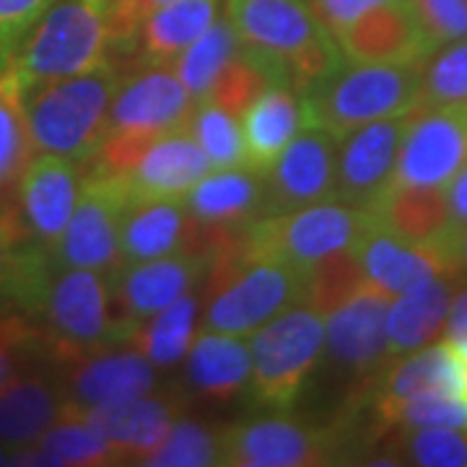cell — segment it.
I'll list each match as a JSON object with an SVG mask.
<instances>
[{
  "label": "cell",
  "mask_w": 467,
  "mask_h": 467,
  "mask_svg": "<svg viewBox=\"0 0 467 467\" xmlns=\"http://www.w3.org/2000/svg\"><path fill=\"white\" fill-rule=\"evenodd\" d=\"M242 232L226 236L211 257L202 330L250 337L275 315L304 304L306 270L252 254Z\"/></svg>",
  "instance_id": "6da1fadb"
},
{
  "label": "cell",
  "mask_w": 467,
  "mask_h": 467,
  "mask_svg": "<svg viewBox=\"0 0 467 467\" xmlns=\"http://www.w3.org/2000/svg\"><path fill=\"white\" fill-rule=\"evenodd\" d=\"M122 73L112 57L78 76L34 84L16 94L36 153H57L88 164L107 135V115Z\"/></svg>",
  "instance_id": "7a4b0ae2"
},
{
  "label": "cell",
  "mask_w": 467,
  "mask_h": 467,
  "mask_svg": "<svg viewBox=\"0 0 467 467\" xmlns=\"http://www.w3.org/2000/svg\"><path fill=\"white\" fill-rule=\"evenodd\" d=\"M226 18L242 47L270 63L301 94L346 60L309 0H226Z\"/></svg>",
  "instance_id": "3957f363"
},
{
  "label": "cell",
  "mask_w": 467,
  "mask_h": 467,
  "mask_svg": "<svg viewBox=\"0 0 467 467\" xmlns=\"http://www.w3.org/2000/svg\"><path fill=\"white\" fill-rule=\"evenodd\" d=\"M109 5L112 0H52L0 81L16 97L26 86L78 76L104 63L112 45Z\"/></svg>",
  "instance_id": "277c9868"
},
{
  "label": "cell",
  "mask_w": 467,
  "mask_h": 467,
  "mask_svg": "<svg viewBox=\"0 0 467 467\" xmlns=\"http://www.w3.org/2000/svg\"><path fill=\"white\" fill-rule=\"evenodd\" d=\"M420 78L423 63L343 60L330 76L304 91L309 125L343 138L368 122L408 115L420 104Z\"/></svg>",
  "instance_id": "5b68a950"
},
{
  "label": "cell",
  "mask_w": 467,
  "mask_h": 467,
  "mask_svg": "<svg viewBox=\"0 0 467 467\" xmlns=\"http://www.w3.org/2000/svg\"><path fill=\"white\" fill-rule=\"evenodd\" d=\"M195 99L171 66H140L122 76L109 115L107 135L94 167L109 174H125L159 135L187 125Z\"/></svg>",
  "instance_id": "8992f818"
},
{
  "label": "cell",
  "mask_w": 467,
  "mask_h": 467,
  "mask_svg": "<svg viewBox=\"0 0 467 467\" xmlns=\"http://www.w3.org/2000/svg\"><path fill=\"white\" fill-rule=\"evenodd\" d=\"M112 312L109 275L55 265L34 317L45 322V346L52 361L60 364L88 350L130 346L128 327Z\"/></svg>",
  "instance_id": "52a82bcc"
},
{
  "label": "cell",
  "mask_w": 467,
  "mask_h": 467,
  "mask_svg": "<svg viewBox=\"0 0 467 467\" xmlns=\"http://www.w3.org/2000/svg\"><path fill=\"white\" fill-rule=\"evenodd\" d=\"M250 395L267 410H291L325 350V317L296 304L250 335Z\"/></svg>",
  "instance_id": "ba28073f"
},
{
  "label": "cell",
  "mask_w": 467,
  "mask_h": 467,
  "mask_svg": "<svg viewBox=\"0 0 467 467\" xmlns=\"http://www.w3.org/2000/svg\"><path fill=\"white\" fill-rule=\"evenodd\" d=\"M368 226L371 213L367 208L330 198L288 213L257 218L242 232V239L247 252L257 257L306 270L333 252L356 247Z\"/></svg>",
  "instance_id": "9c48e42d"
},
{
  "label": "cell",
  "mask_w": 467,
  "mask_h": 467,
  "mask_svg": "<svg viewBox=\"0 0 467 467\" xmlns=\"http://www.w3.org/2000/svg\"><path fill=\"white\" fill-rule=\"evenodd\" d=\"M348 436L337 426H309L291 418H257L218 434V465L312 467L348 460Z\"/></svg>",
  "instance_id": "30bf717a"
},
{
  "label": "cell",
  "mask_w": 467,
  "mask_h": 467,
  "mask_svg": "<svg viewBox=\"0 0 467 467\" xmlns=\"http://www.w3.org/2000/svg\"><path fill=\"white\" fill-rule=\"evenodd\" d=\"M130 201L133 198L122 174H109L88 161L78 202L63 234L50 247L52 263L115 275L122 267L119 232Z\"/></svg>",
  "instance_id": "8fae6325"
},
{
  "label": "cell",
  "mask_w": 467,
  "mask_h": 467,
  "mask_svg": "<svg viewBox=\"0 0 467 467\" xmlns=\"http://www.w3.org/2000/svg\"><path fill=\"white\" fill-rule=\"evenodd\" d=\"M389 301V294L367 281L348 301H343L325 317L327 361L356 379L358 400H367L371 384L395 358L387 340Z\"/></svg>",
  "instance_id": "7c38bea8"
},
{
  "label": "cell",
  "mask_w": 467,
  "mask_h": 467,
  "mask_svg": "<svg viewBox=\"0 0 467 467\" xmlns=\"http://www.w3.org/2000/svg\"><path fill=\"white\" fill-rule=\"evenodd\" d=\"M467 164V101L416 107L408 112L395 184L447 187Z\"/></svg>",
  "instance_id": "4fadbf2b"
},
{
  "label": "cell",
  "mask_w": 467,
  "mask_h": 467,
  "mask_svg": "<svg viewBox=\"0 0 467 467\" xmlns=\"http://www.w3.org/2000/svg\"><path fill=\"white\" fill-rule=\"evenodd\" d=\"M211 257V252H174L167 257L122 265L109 275L112 309L128 327L130 340L146 319L159 315L201 281V275L208 273Z\"/></svg>",
  "instance_id": "5bb4252c"
},
{
  "label": "cell",
  "mask_w": 467,
  "mask_h": 467,
  "mask_svg": "<svg viewBox=\"0 0 467 467\" xmlns=\"http://www.w3.org/2000/svg\"><path fill=\"white\" fill-rule=\"evenodd\" d=\"M335 161L337 138L317 125L301 128L265 171V216L335 198Z\"/></svg>",
  "instance_id": "9a60e30c"
},
{
  "label": "cell",
  "mask_w": 467,
  "mask_h": 467,
  "mask_svg": "<svg viewBox=\"0 0 467 467\" xmlns=\"http://www.w3.org/2000/svg\"><path fill=\"white\" fill-rule=\"evenodd\" d=\"M350 63H426L436 42L426 32L413 0H389L353 18L333 34Z\"/></svg>",
  "instance_id": "2e32d148"
},
{
  "label": "cell",
  "mask_w": 467,
  "mask_h": 467,
  "mask_svg": "<svg viewBox=\"0 0 467 467\" xmlns=\"http://www.w3.org/2000/svg\"><path fill=\"white\" fill-rule=\"evenodd\" d=\"M88 164L57 153H36L29 159L16 187V216L24 234L52 247L70 221L78 202Z\"/></svg>",
  "instance_id": "e0dca14e"
},
{
  "label": "cell",
  "mask_w": 467,
  "mask_h": 467,
  "mask_svg": "<svg viewBox=\"0 0 467 467\" xmlns=\"http://www.w3.org/2000/svg\"><path fill=\"white\" fill-rule=\"evenodd\" d=\"M408 115L361 125L337 138L335 198L368 208L392 184Z\"/></svg>",
  "instance_id": "ac0fdd59"
},
{
  "label": "cell",
  "mask_w": 467,
  "mask_h": 467,
  "mask_svg": "<svg viewBox=\"0 0 467 467\" xmlns=\"http://www.w3.org/2000/svg\"><path fill=\"white\" fill-rule=\"evenodd\" d=\"M57 379L67 410H86L101 402L149 395L156 387V368L146 353L135 348L107 346L60 361Z\"/></svg>",
  "instance_id": "d6986e66"
},
{
  "label": "cell",
  "mask_w": 467,
  "mask_h": 467,
  "mask_svg": "<svg viewBox=\"0 0 467 467\" xmlns=\"http://www.w3.org/2000/svg\"><path fill=\"white\" fill-rule=\"evenodd\" d=\"M211 169L208 156L182 125L159 135L122 177L133 201H182Z\"/></svg>",
  "instance_id": "ffe728a7"
},
{
  "label": "cell",
  "mask_w": 467,
  "mask_h": 467,
  "mask_svg": "<svg viewBox=\"0 0 467 467\" xmlns=\"http://www.w3.org/2000/svg\"><path fill=\"white\" fill-rule=\"evenodd\" d=\"M63 413L84 418L91 429H97L115 447L122 465H143L177 420V410L171 402L149 395L119 398L86 410L63 408Z\"/></svg>",
  "instance_id": "44dd1931"
},
{
  "label": "cell",
  "mask_w": 467,
  "mask_h": 467,
  "mask_svg": "<svg viewBox=\"0 0 467 467\" xmlns=\"http://www.w3.org/2000/svg\"><path fill=\"white\" fill-rule=\"evenodd\" d=\"M198 223L216 232H242L265 216V171L234 167L208 171L182 198Z\"/></svg>",
  "instance_id": "7402d4cb"
},
{
  "label": "cell",
  "mask_w": 467,
  "mask_h": 467,
  "mask_svg": "<svg viewBox=\"0 0 467 467\" xmlns=\"http://www.w3.org/2000/svg\"><path fill=\"white\" fill-rule=\"evenodd\" d=\"M423 392H447L454 398L465 395V364L447 340L392 358L389 367L371 384L367 402L374 413H382L384 408Z\"/></svg>",
  "instance_id": "603a6c76"
},
{
  "label": "cell",
  "mask_w": 467,
  "mask_h": 467,
  "mask_svg": "<svg viewBox=\"0 0 467 467\" xmlns=\"http://www.w3.org/2000/svg\"><path fill=\"white\" fill-rule=\"evenodd\" d=\"M367 211L384 232L418 247H429L436 254L460 232L451 226L444 187H408L392 182Z\"/></svg>",
  "instance_id": "cb8c5ba5"
},
{
  "label": "cell",
  "mask_w": 467,
  "mask_h": 467,
  "mask_svg": "<svg viewBox=\"0 0 467 467\" xmlns=\"http://www.w3.org/2000/svg\"><path fill=\"white\" fill-rule=\"evenodd\" d=\"M353 250L361 260L368 284L389 294L392 299L434 281L439 275H450L434 250L418 247L395 234L384 232L379 223H374V218Z\"/></svg>",
  "instance_id": "d4e9b609"
},
{
  "label": "cell",
  "mask_w": 467,
  "mask_h": 467,
  "mask_svg": "<svg viewBox=\"0 0 467 467\" xmlns=\"http://www.w3.org/2000/svg\"><path fill=\"white\" fill-rule=\"evenodd\" d=\"M306 125L309 117L299 88L285 84L267 86L242 115L247 167L267 171L288 140Z\"/></svg>",
  "instance_id": "484cf974"
},
{
  "label": "cell",
  "mask_w": 467,
  "mask_h": 467,
  "mask_svg": "<svg viewBox=\"0 0 467 467\" xmlns=\"http://www.w3.org/2000/svg\"><path fill=\"white\" fill-rule=\"evenodd\" d=\"M66 398L57 377L21 371L0 387V444L26 447L63 416Z\"/></svg>",
  "instance_id": "4316f807"
},
{
  "label": "cell",
  "mask_w": 467,
  "mask_h": 467,
  "mask_svg": "<svg viewBox=\"0 0 467 467\" xmlns=\"http://www.w3.org/2000/svg\"><path fill=\"white\" fill-rule=\"evenodd\" d=\"M252 350L247 337L202 330L187 358V379L195 392L211 400H232L250 387Z\"/></svg>",
  "instance_id": "83f0119b"
},
{
  "label": "cell",
  "mask_w": 467,
  "mask_h": 467,
  "mask_svg": "<svg viewBox=\"0 0 467 467\" xmlns=\"http://www.w3.org/2000/svg\"><path fill=\"white\" fill-rule=\"evenodd\" d=\"M221 0H174L150 11L135 34L143 66H171L216 21Z\"/></svg>",
  "instance_id": "f1b7e54d"
},
{
  "label": "cell",
  "mask_w": 467,
  "mask_h": 467,
  "mask_svg": "<svg viewBox=\"0 0 467 467\" xmlns=\"http://www.w3.org/2000/svg\"><path fill=\"white\" fill-rule=\"evenodd\" d=\"M447 278L450 275H439L389 301L387 340L395 358L423 348L441 333L451 301V284Z\"/></svg>",
  "instance_id": "f546056e"
},
{
  "label": "cell",
  "mask_w": 467,
  "mask_h": 467,
  "mask_svg": "<svg viewBox=\"0 0 467 467\" xmlns=\"http://www.w3.org/2000/svg\"><path fill=\"white\" fill-rule=\"evenodd\" d=\"M195 317H198V299L187 291L180 299L164 306L159 315L146 319L135 330L130 346L146 353L153 367H174L182 361L195 340Z\"/></svg>",
  "instance_id": "4dcf8cb0"
},
{
  "label": "cell",
  "mask_w": 467,
  "mask_h": 467,
  "mask_svg": "<svg viewBox=\"0 0 467 467\" xmlns=\"http://www.w3.org/2000/svg\"><path fill=\"white\" fill-rule=\"evenodd\" d=\"M239 47H242V42L234 32L232 21L218 18L198 42H192L182 55H177V60L171 63V70L190 91V97L198 101L211 91V86L216 84L221 70L239 52Z\"/></svg>",
  "instance_id": "1f68e13d"
},
{
  "label": "cell",
  "mask_w": 467,
  "mask_h": 467,
  "mask_svg": "<svg viewBox=\"0 0 467 467\" xmlns=\"http://www.w3.org/2000/svg\"><path fill=\"white\" fill-rule=\"evenodd\" d=\"M187 130L198 140V146L208 156L213 169L247 167L244 133L239 117L218 107L216 101H195L192 115L187 119Z\"/></svg>",
  "instance_id": "d6a6232c"
},
{
  "label": "cell",
  "mask_w": 467,
  "mask_h": 467,
  "mask_svg": "<svg viewBox=\"0 0 467 467\" xmlns=\"http://www.w3.org/2000/svg\"><path fill=\"white\" fill-rule=\"evenodd\" d=\"M387 454L392 465L460 467L467 465V434L450 426H400V434L389 439Z\"/></svg>",
  "instance_id": "836d02e7"
},
{
  "label": "cell",
  "mask_w": 467,
  "mask_h": 467,
  "mask_svg": "<svg viewBox=\"0 0 467 467\" xmlns=\"http://www.w3.org/2000/svg\"><path fill=\"white\" fill-rule=\"evenodd\" d=\"M364 284H367V275H364V267L356 250L350 247V250L333 252L312 267H306L304 304L322 317H327Z\"/></svg>",
  "instance_id": "e575fe53"
},
{
  "label": "cell",
  "mask_w": 467,
  "mask_h": 467,
  "mask_svg": "<svg viewBox=\"0 0 467 467\" xmlns=\"http://www.w3.org/2000/svg\"><path fill=\"white\" fill-rule=\"evenodd\" d=\"M34 444L55 454L60 465H122L115 447L97 429H91L84 418L73 413H63Z\"/></svg>",
  "instance_id": "d590c367"
},
{
  "label": "cell",
  "mask_w": 467,
  "mask_h": 467,
  "mask_svg": "<svg viewBox=\"0 0 467 467\" xmlns=\"http://www.w3.org/2000/svg\"><path fill=\"white\" fill-rule=\"evenodd\" d=\"M32 156V138L16 97L0 81V208L16 205L18 180Z\"/></svg>",
  "instance_id": "8d00e7d4"
},
{
  "label": "cell",
  "mask_w": 467,
  "mask_h": 467,
  "mask_svg": "<svg viewBox=\"0 0 467 467\" xmlns=\"http://www.w3.org/2000/svg\"><path fill=\"white\" fill-rule=\"evenodd\" d=\"M467 101V36L447 42V47L423 63L420 78V104L441 107Z\"/></svg>",
  "instance_id": "74e56055"
},
{
  "label": "cell",
  "mask_w": 467,
  "mask_h": 467,
  "mask_svg": "<svg viewBox=\"0 0 467 467\" xmlns=\"http://www.w3.org/2000/svg\"><path fill=\"white\" fill-rule=\"evenodd\" d=\"M379 426H405V429H426V426H450L467 429V402L447 392H423L416 398L395 402L374 413Z\"/></svg>",
  "instance_id": "f35d334b"
},
{
  "label": "cell",
  "mask_w": 467,
  "mask_h": 467,
  "mask_svg": "<svg viewBox=\"0 0 467 467\" xmlns=\"http://www.w3.org/2000/svg\"><path fill=\"white\" fill-rule=\"evenodd\" d=\"M143 465L208 467L218 465V434L195 420H174L164 441L150 451Z\"/></svg>",
  "instance_id": "ab89813d"
},
{
  "label": "cell",
  "mask_w": 467,
  "mask_h": 467,
  "mask_svg": "<svg viewBox=\"0 0 467 467\" xmlns=\"http://www.w3.org/2000/svg\"><path fill=\"white\" fill-rule=\"evenodd\" d=\"M45 350V337L24 315H0V387L21 374L29 358L42 356Z\"/></svg>",
  "instance_id": "60d3db41"
},
{
  "label": "cell",
  "mask_w": 467,
  "mask_h": 467,
  "mask_svg": "<svg viewBox=\"0 0 467 467\" xmlns=\"http://www.w3.org/2000/svg\"><path fill=\"white\" fill-rule=\"evenodd\" d=\"M52 0H0V78Z\"/></svg>",
  "instance_id": "b9f144b4"
},
{
  "label": "cell",
  "mask_w": 467,
  "mask_h": 467,
  "mask_svg": "<svg viewBox=\"0 0 467 467\" xmlns=\"http://www.w3.org/2000/svg\"><path fill=\"white\" fill-rule=\"evenodd\" d=\"M436 47L467 36V0H413Z\"/></svg>",
  "instance_id": "7bdbcfd3"
},
{
  "label": "cell",
  "mask_w": 467,
  "mask_h": 467,
  "mask_svg": "<svg viewBox=\"0 0 467 467\" xmlns=\"http://www.w3.org/2000/svg\"><path fill=\"white\" fill-rule=\"evenodd\" d=\"M24 239L26 234L18 223L16 205H3L0 208V306H5V294L16 273L18 252H21Z\"/></svg>",
  "instance_id": "ee69618b"
},
{
  "label": "cell",
  "mask_w": 467,
  "mask_h": 467,
  "mask_svg": "<svg viewBox=\"0 0 467 467\" xmlns=\"http://www.w3.org/2000/svg\"><path fill=\"white\" fill-rule=\"evenodd\" d=\"M382 3H389V0H309L315 16L322 21V26L330 34L343 29L353 18H358Z\"/></svg>",
  "instance_id": "f6af8a7d"
},
{
  "label": "cell",
  "mask_w": 467,
  "mask_h": 467,
  "mask_svg": "<svg viewBox=\"0 0 467 467\" xmlns=\"http://www.w3.org/2000/svg\"><path fill=\"white\" fill-rule=\"evenodd\" d=\"M447 205H450L451 226L454 229H465L467 226V164L454 177H451L447 187Z\"/></svg>",
  "instance_id": "bcb514c9"
},
{
  "label": "cell",
  "mask_w": 467,
  "mask_h": 467,
  "mask_svg": "<svg viewBox=\"0 0 467 467\" xmlns=\"http://www.w3.org/2000/svg\"><path fill=\"white\" fill-rule=\"evenodd\" d=\"M467 337V285H462L450 301V312L444 319V340H462Z\"/></svg>",
  "instance_id": "7dc6e473"
},
{
  "label": "cell",
  "mask_w": 467,
  "mask_h": 467,
  "mask_svg": "<svg viewBox=\"0 0 467 467\" xmlns=\"http://www.w3.org/2000/svg\"><path fill=\"white\" fill-rule=\"evenodd\" d=\"M447 263H450L454 275H460L462 270H467V226L451 236L450 247H447Z\"/></svg>",
  "instance_id": "c3c4849f"
},
{
  "label": "cell",
  "mask_w": 467,
  "mask_h": 467,
  "mask_svg": "<svg viewBox=\"0 0 467 467\" xmlns=\"http://www.w3.org/2000/svg\"><path fill=\"white\" fill-rule=\"evenodd\" d=\"M0 465H14V460H11V451L5 450L3 444H0Z\"/></svg>",
  "instance_id": "681fc988"
},
{
  "label": "cell",
  "mask_w": 467,
  "mask_h": 467,
  "mask_svg": "<svg viewBox=\"0 0 467 467\" xmlns=\"http://www.w3.org/2000/svg\"><path fill=\"white\" fill-rule=\"evenodd\" d=\"M462 398H465V402H467V367H465V395H462Z\"/></svg>",
  "instance_id": "f907efd6"
}]
</instances>
